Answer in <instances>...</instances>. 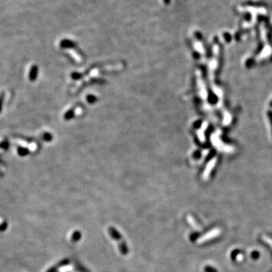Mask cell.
Returning a JSON list of instances; mask_svg holds the SVG:
<instances>
[{"mask_svg":"<svg viewBox=\"0 0 272 272\" xmlns=\"http://www.w3.org/2000/svg\"><path fill=\"white\" fill-rule=\"evenodd\" d=\"M268 119L270 120V123L271 125V129H272V112L271 111H269L268 113Z\"/></svg>","mask_w":272,"mask_h":272,"instance_id":"obj_1","label":"cell"},{"mask_svg":"<svg viewBox=\"0 0 272 272\" xmlns=\"http://www.w3.org/2000/svg\"><path fill=\"white\" fill-rule=\"evenodd\" d=\"M270 106H271V107H272V101H271V104H270Z\"/></svg>","mask_w":272,"mask_h":272,"instance_id":"obj_2","label":"cell"}]
</instances>
